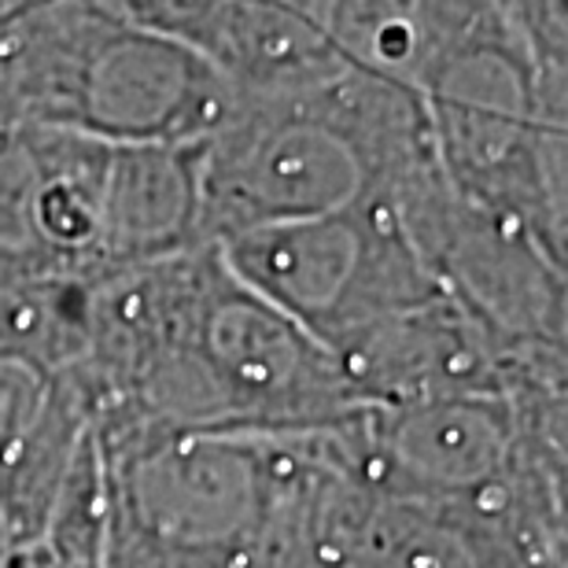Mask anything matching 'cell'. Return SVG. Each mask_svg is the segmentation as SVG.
<instances>
[{
  "mask_svg": "<svg viewBox=\"0 0 568 568\" xmlns=\"http://www.w3.org/2000/svg\"><path fill=\"white\" fill-rule=\"evenodd\" d=\"M233 97L203 52L130 27L97 0H55L0 27V130L200 144Z\"/></svg>",
  "mask_w": 568,
  "mask_h": 568,
  "instance_id": "6da1fadb",
  "label": "cell"
},
{
  "mask_svg": "<svg viewBox=\"0 0 568 568\" xmlns=\"http://www.w3.org/2000/svg\"><path fill=\"white\" fill-rule=\"evenodd\" d=\"M214 247L244 288L333 355L443 292L384 192L314 219L255 225Z\"/></svg>",
  "mask_w": 568,
  "mask_h": 568,
  "instance_id": "7a4b0ae2",
  "label": "cell"
},
{
  "mask_svg": "<svg viewBox=\"0 0 568 568\" xmlns=\"http://www.w3.org/2000/svg\"><path fill=\"white\" fill-rule=\"evenodd\" d=\"M55 377L60 369H49L38 358L0 351V473L11 469V462L19 458L49 410Z\"/></svg>",
  "mask_w": 568,
  "mask_h": 568,
  "instance_id": "3957f363",
  "label": "cell"
},
{
  "mask_svg": "<svg viewBox=\"0 0 568 568\" xmlns=\"http://www.w3.org/2000/svg\"><path fill=\"white\" fill-rule=\"evenodd\" d=\"M44 4H55V0H0V27L19 16H27L33 8H44Z\"/></svg>",
  "mask_w": 568,
  "mask_h": 568,
  "instance_id": "277c9868",
  "label": "cell"
},
{
  "mask_svg": "<svg viewBox=\"0 0 568 568\" xmlns=\"http://www.w3.org/2000/svg\"><path fill=\"white\" fill-rule=\"evenodd\" d=\"M498 4H506L509 11H514V4H509V0H498ZM399 8H403V0H399ZM517 30H520V27H517Z\"/></svg>",
  "mask_w": 568,
  "mask_h": 568,
  "instance_id": "5b68a950",
  "label": "cell"
}]
</instances>
